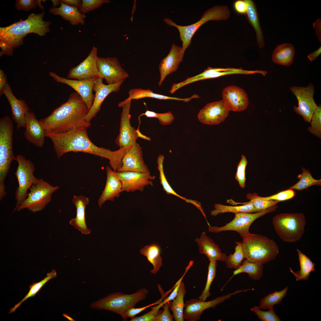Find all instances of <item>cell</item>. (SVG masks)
Segmentation results:
<instances>
[{"mask_svg": "<svg viewBox=\"0 0 321 321\" xmlns=\"http://www.w3.org/2000/svg\"><path fill=\"white\" fill-rule=\"evenodd\" d=\"M171 302V301H170L164 303L163 311L155 318L154 321H173V315L171 314L169 310V307H170Z\"/></svg>", "mask_w": 321, "mask_h": 321, "instance_id": "53", "label": "cell"}, {"mask_svg": "<svg viewBox=\"0 0 321 321\" xmlns=\"http://www.w3.org/2000/svg\"><path fill=\"white\" fill-rule=\"evenodd\" d=\"M164 157L162 154L158 156L157 160L158 169L159 172V179L160 184L163 186V190L168 194H172L183 199V197L177 194L172 188L168 182L165 177L163 169V162Z\"/></svg>", "mask_w": 321, "mask_h": 321, "instance_id": "44", "label": "cell"}, {"mask_svg": "<svg viewBox=\"0 0 321 321\" xmlns=\"http://www.w3.org/2000/svg\"><path fill=\"white\" fill-rule=\"evenodd\" d=\"M300 269L296 272H294L289 267L290 272L296 278V280H306L309 278L310 273L315 270V264L306 255L300 250L297 249Z\"/></svg>", "mask_w": 321, "mask_h": 321, "instance_id": "35", "label": "cell"}, {"mask_svg": "<svg viewBox=\"0 0 321 321\" xmlns=\"http://www.w3.org/2000/svg\"><path fill=\"white\" fill-rule=\"evenodd\" d=\"M25 128L24 136L27 141L36 147H42L46 137V131L33 112L29 111L26 114Z\"/></svg>", "mask_w": 321, "mask_h": 321, "instance_id": "24", "label": "cell"}, {"mask_svg": "<svg viewBox=\"0 0 321 321\" xmlns=\"http://www.w3.org/2000/svg\"><path fill=\"white\" fill-rule=\"evenodd\" d=\"M131 100L120 102L118 104L119 107L122 108L120 119L119 134L115 141L116 144L119 148L128 149L135 143L139 137L150 141L151 139L142 134L139 129H136L131 126L130 122L131 115L130 114Z\"/></svg>", "mask_w": 321, "mask_h": 321, "instance_id": "11", "label": "cell"}, {"mask_svg": "<svg viewBox=\"0 0 321 321\" xmlns=\"http://www.w3.org/2000/svg\"><path fill=\"white\" fill-rule=\"evenodd\" d=\"M222 96L230 111H242L248 106L247 94L239 86L232 85L225 87L222 91Z\"/></svg>", "mask_w": 321, "mask_h": 321, "instance_id": "22", "label": "cell"}, {"mask_svg": "<svg viewBox=\"0 0 321 321\" xmlns=\"http://www.w3.org/2000/svg\"><path fill=\"white\" fill-rule=\"evenodd\" d=\"M321 53V47L320 46L317 50L313 53L309 54L307 56L309 59L311 61H314L315 59Z\"/></svg>", "mask_w": 321, "mask_h": 321, "instance_id": "61", "label": "cell"}, {"mask_svg": "<svg viewBox=\"0 0 321 321\" xmlns=\"http://www.w3.org/2000/svg\"><path fill=\"white\" fill-rule=\"evenodd\" d=\"M60 1L69 6L78 8L81 3V0H61Z\"/></svg>", "mask_w": 321, "mask_h": 321, "instance_id": "60", "label": "cell"}, {"mask_svg": "<svg viewBox=\"0 0 321 321\" xmlns=\"http://www.w3.org/2000/svg\"><path fill=\"white\" fill-rule=\"evenodd\" d=\"M122 162V166L117 172L133 171L150 173L144 160L142 148L136 142L126 150Z\"/></svg>", "mask_w": 321, "mask_h": 321, "instance_id": "19", "label": "cell"}, {"mask_svg": "<svg viewBox=\"0 0 321 321\" xmlns=\"http://www.w3.org/2000/svg\"><path fill=\"white\" fill-rule=\"evenodd\" d=\"M289 89L298 102V107L294 106V111L301 116L304 121L310 122L312 115L318 107L313 98L314 93L313 85L309 83L306 87L294 86Z\"/></svg>", "mask_w": 321, "mask_h": 321, "instance_id": "13", "label": "cell"}, {"mask_svg": "<svg viewBox=\"0 0 321 321\" xmlns=\"http://www.w3.org/2000/svg\"><path fill=\"white\" fill-rule=\"evenodd\" d=\"M49 75L56 82L66 84L75 90L86 105L88 110H90L95 98V95L92 92L94 84L97 77L79 80L62 77L52 72H50Z\"/></svg>", "mask_w": 321, "mask_h": 321, "instance_id": "17", "label": "cell"}, {"mask_svg": "<svg viewBox=\"0 0 321 321\" xmlns=\"http://www.w3.org/2000/svg\"><path fill=\"white\" fill-rule=\"evenodd\" d=\"M249 289L236 290L222 296H219L214 299L206 301L199 298L192 299L187 300L185 303L183 311L184 320L188 321H196L200 319L203 312L210 308H215L216 306L229 299L233 295L239 293L247 292Z\"/></svg>", "mask_w": 321, "mask_h": 321, "instance_id": "14", "label": "cell"}, {"mask_svg": "<svg viewBox=\"0 0 321 321\" xmlns=\"http://www.w3.org/2000/svg\"><path fill=\"white\" fill-rule=\"evenodd\" d=\"M263 264L251 262L245 259L239 267L233 271V275L224 286L235 276L242 273H248L249 277L252 280H259L263 276Z\"/></svg>", "mask_w": 321, "mask_h": 321, "instance_id": "32", "label": "cell"}, {"mask_svg": "<svg viewBox=\"0 0 321 321\" xmlns=\"http://www.w3.org/2000/svg\"><path fill=\"white\" fill-rule=\"evenodd\" d=\"M149 306L138 308H135L134 307L128 309L122 317L125 319L127 317L133 318L137 314L140 313L147 308Z\"/></svg>", "mask_w": 321, "mask_h": 321, "instance_id": "54", "label": "cell"}, {"mask_svg": "<svg viewBox=\"0 0 321 321\" xmlns=\"http://www.w3.org/2000/svg\"><path fill=\"white\" fill-rule=\"evenodd\" d=\"M128 94L129 96L125 99L126 100H138L144 98L150 97L159 100H171L188 102L191 99L195 98L194 95L190 97L185 98L169 97L155 93L150 89H143L140 88L131 89L129 91Z\"/></svg>", "mask_w": 321, "mask_h": 321, "instance_id": "33", "label": "cell"}, {"mask_svg": "<svg viewBox=\"0 0 321 321\" xmlns=\"http://www.w3.org/2000/svg\"><path fill=\"white\" fill-rule=\"evenodd\" d=\"M161 252L160 247L155 243L147 245L140 250V253L146 257L148 261L152 265L153 268L150 270L152 274H156L162 265Z\"/></svg>", "mask_w": 321, "mask_h": 321, "instance_id": "34", "label": "cell"}, {"mask_svg": "<svg viewBox=\"0 0 321 321\" xmlns=\"http://www.w3.org/2000/svg\"><path fill=\"white\" fill-rule=\"evenodd\" d=\"M307 130L319 138H321V106L319 104L314 112Z\"/></svg>", "mask_w": 321, "mask_h": 321, "instance_id": "45", "label": "cell"}, {"mask_svg": "<svg viewBox=\"0 0 321 321\" xmlns=\"http://www.w3.org/2000/svg\"><path fill=\"white\" fill-rule=\"evenodd\" d=\"M244 204L239 206H230L218 204H214L213 210L210 211L212 216H215L220 213L231 212L235 214L239 213H255L257 212L252 203L249 201L244 203H239Z\"/></svg>", "mask_w": 321, "mask_h": 321, "instance_id": "37", "label": "cell"}, {"mask_svg": "<svg viewBox=\"0 0 321 321\" xmlns=\"http://www.w3.org/2000/svg\"><path fill=\"white\" fill-rule=\"evenodd\" d=\"M163 305L162 302L151 308V310L144 314L139 317L132 318L131 321H154L155 318L160 313V308Z\"/></svg>", "mask_w": 321, "mask_h": 321, "instance_id": "52", "label": "cell"}, {"mask_svg": "<svg viewBox=\"0 0 321 321\" xmlns=\"http://www.w3.org/2000/svg\"><path fill=\"white\" fill-rule=\"evenodd\" d=\"M87 129L81 127L59 133L46 132V136L51 141L58 158L71 152L88 153L108 159L110 167L117 172L122 166V159L128 149L122 148L112 151L96 146L89 139Z\"/></svg>", "mask_w": 321, "mask_h": 321, "instance_id": "1", "label": "cell"}, {"mask_svg": "<svg viewBox=\"0 0 321 321\" xmlns=\"http://www.w3.org/2000/svg\"><path fill=\"white\" fill-rule=\"evenodd\" d=\"M217 265L216 261L210 262L208 267V273L206 284L201 294L198 297V298L202 300L205 301L211 295L210 292V287L216 276Z\"/></svg>", "mask_w": 321, "mask_h": 321, "instance_id": "43", "label": "cell"}, {"mask_svg": "<svg viewBox=\"0 0 321 321\" xmlns=\"http://www.w3.org/2000/svg\"><path fill=\"white\" fill-rule=\"evenodd\" d=\"M251 311L257 315L258 318L262 321H281V319L276 314L273 307L268 309V311H263L259 306H255L250 309Z\"/></svg>", "mask_w": 321, "mask_h": 321, "instance_id": "46", "label": "cell"}, {"mask_svg": "<svg viewBox=\"0 0 321 321\" xmlns=\"http://www.w3.org/2000/svg\"><path fill=\"white\" fill-rule=\"evenodd\" d=\"M295 195L294 190L289 188L270 196L261 197L265 200H275L280 202L291 199L295 196Z\"/></svg>", "mask_w": 321, "mask_h": 321, "instance_id": "51", "label": "cell"}, {"mask_svg": "<svg viewBox=\"0 0 321 321\" xmlns=\"http://www.w3.org/2000/svg\"><path fill=\"white\" fill-rule=\"evenodd\" d=\"M230 110L223 100L207 104L198 115L202 123L210 125L219 124L224 121Z\"/></svg>", "mask_w": 321, "mask_h": 321, "instance_id": "18", "label": "cell"}, {"mask_svg": "<svg viewBox=\"0 0 321 321\" xmlns=\"http://www.w3.org/2000/svg\"><path fill=\"white\" fill-rule=\"evenodd\" d=\"M7 82V77L4 71L0 70V95L3 94V91Z\"/></svg>", "mask_w": 321, "mask_h": 321, "instance_id": "59", "label": "cell"}, {"mask_svg": "<svg viewBox=\"0 0 321 321\" xmlns=\"http://www.w3.org/2000/svg\"><path fill=\"white\" fill-rule=\"evenodd\" d=\"M246 197L250 200L249 202L252 203L257 212L265 210L276 205L279 202L275 200L263 199L255 193H248Z\"/></svg>", "mask_w": 321, "mask_h": 321, "instance_id": "42", "label": "cell"}, {"mask_svg": "<svg viewBox=\"0 0 321 321\" xmlns=\"http://www.w3.org/2000/svg\"><path fill=\"white\" fill-rule=\"evenodd\" d=\"M72 202L76 208L75 217L71 219L70 224L75 229H78L84 235H88L91 230L86 226L85 221V210L86 205L89 202V199L83 195L74 196Z\"/></svg>", "mask_w": 321, "mask_h": 321, "instance_id": "28", "label": "cell"}, {"mask_svg": "<svg viewBox=\"0 0 321 321\" xmlns=\"http://www.w3.org/2000/svg\"><path fill=\"white\" fill-rule=\"evenodd\" d=\"M88 111L83 99L74 92L70 94L66 102L39 121L46 132L52 133H64L81 127L87 128L91 125L85 120Z\"/></svg>", "mask_w": 321, "mask_h": 321, "instance_id": "2", "label": "cell"}, {"mask_svg": "<svg viewBox=\"0 0 321 321\" xmlns=\"http://www.w3.org/2000/svg\"><path fill=\"white\" fill-rule=\"evenodd\" d=\"M49 12L53 14L60 16L65 20L68 21L72 25H84L85 23L86 17L85 14L81 13L78 8L69 6L61 2L59 7H52Z\"/></svg>", "mask_w": 321, "mask_h": 321, "instance_id": "29", "label": "cell"}, {"mask_svg": "<svg viewBox=\"0 0 321 321\" xmlns=\"http://www.w3.org/2000/svg\"><path fill=\"white\" fill-rule=\"evenodd\" d=\"M97 78L105 80L108 84H117L127 78L129 75L116 57L98 56Z\"/></svg>", "mask_w": 321, "mask_h": 321, "instance_id": "15", "label": "cell"}, {"mask_svg": "<svg viewBox=\"0 0 321 321\" xmlns=\"http://www.w3.org/2000/svg\"><path fill=\"white\" fill-rule=\"evenodd\" d=\"M51 1L52 2L53 5L54 7H56L57 6L61 4L60 0H52Z\"/></svg>", "mask_w": 321, "mask_h": 321, "instance_id": "62", "label": "cell"}, {"mask_svg": "<svg viewBox=\"0 0 321 321\" xmlns=\"http://www.w3.org/2000/svg\"><path fill=\"white\" fill-rule=\"evenodd\" d=\"M182 278L183 277H182L180 278L176 283V284L175 285V287L174 289V290L172 292L171 294L169 296L166 297V299H164L163 302H162V303L163 305H164V303H165L171 301L175 298L177 293L180 285Z\"/></svg>", "mask_w": 321, "mask_h": 321, "instance_id": "56", "label": "cell"}, {"mask_svg": "<svg viewBox=\"0 0 321 321\" xmlns=\"http://www.w3.org/2000/svg\"><path fill=\"white\" fill-rule=\"evenodd\" d=\"M107 178L105 187L98 200V204L100 207L107 201H114L118 198L123 192L122 182L117 172L110 167H106Z\"/></svg>", "mask_w": 321, "mask_h": 321, "instance_id": "26", "label": "cell"}, {"mask_svg": "<svg viewBox=\"0 0 321 321\" xmlns=\"http://www.w3.org/2000/svg\"><path fill=\"white\" fill-rule=\"evenodd\" d=\"M103 80L97 78L95 81L93 88V91L95 92L94 100L85 117V120L88 123H90L91 120L100 111L102 103L108 95L112 92H118L124 81L114 84L107 85L103 83Z\"/></svg>", "mask_w": 321, "mask_h": 321, "instance_id": "20", "label": "cell"}, {"mask_svg": "<svg viewBox=\"0 0 321 321\" xmlns=\"http://www.w3.org/2000/svg\"><path fill=\"white\" fill-rule=\"evenodd\" d=\"M183 58L182 47L173 44L168 55L162 59L159 64L160 75L158 83L159 86L168 75L177 70Z\"/></svg>", "mask_w": 321, "mask_h": 321, "instance_id": "25", "label": "cell"}, {"mask_svg": "<svg viewBox=\"0 0 321 321\" xmlns=\"http://www.w3.org/2000/svg\"><path fill=\"white\" fill-rule=\"evenodd\" d=\"M248 161L245 156L242 155L241 159L238 165L235 178L240 187L244 188L246 180L245 170Z\"/></svg>", "mask_w": 321, "mask_h": 321, "instance_id": "50", "label": "cell"}, {"mask_svg": "<svg viewBox=\"0 0 321 321\" xmlns=\"http://www.w3.org/2000/svg\"><path fill=\"white\" fill-rule=\"evenodd\" d=\"M236 243L237 245L235 248V252L227 255L224 260L227 268H234L235 270L239 267L243 260L246 259L242 243Z\"/></svg>", "mask_w": 321, "mask_h": 321, "instance_id": "40", "label": "cell"}, {"mask_svg": "<svg viewBox=\"0 0 321 321\" xmlns=\"http://www.w3.org/2000/svg\"><path fill=\"white\" fill-rule=\"evenodd\" d=\"M234 8L237 12L240 14H246L247 6L244 0H238L235 1L233 4Z\"/></svg>", "mask_w": 321, "mask_h": 321, "instance_id": "55", "label": "cell"}, {"mask_svg": "<svg viewBox=\"0 0 321 321\" xmlns=\"http://www.w3.org/2000/svg\"><path fill=\"white\" fill-rule=\"evenodd\" d=\"M63 316H64V317H66V318H67L68 320H70V321H75L73 318H72L71 317H70L69 316L68 314H63Z\"/></svg>", "mask_w": 321, "mask_h": 321, "instance_id": "63", "label": "cell"}, {"mask_svg": "<svg viewBox=\"0 0 321 321\" xmlns=\"http://www.w3.org/2000/svg\"><path fill=\"white\" fill-rule=\"evenodd\" d=\"M230 15L228 7L225 5L216 6L209 8L203 14L200 19L197 22L188 26L177 24L172 20L165 18L164 21L169 25L176 28L178 30L180 40L182 42V55L191 44L192 37L199 28L203 24L210 21H226Z\"/></svg>", "mask_w": 321, "mask_h": 321, "instance_id": "7", "label": "cell"}, {"mask_svg": "<svg viewBox=\"0 0 321 321\" xmlns=\"http://www.w3.org/2000/svg\"><path fill=\"white\" fill-rule=\"evenodd\" d=\"M56 271L52 270L51 272L47 273V276L43 280L39 282H34L29 286V290L27 295L19 302L15 305L13 307L10 308L8 314L14 312L23 301L29 298L34 296L46 282L51 279L56 277Z\"/></svg>", "mask_w": 321, "mask_h": 321, "instance_id": "39", "label": "cell"}, {"mask_svg": "<svg viewBox=\"0 0 321 321\" xmlns=\"http://www.w3.org/2000/svg\"><path fill=\"white\" fill-rule=\"evenodd\" d=\"M195 241L199 247V253L204 254L210 262L224 261L226 255L222 252L218 244L206 235L205 232H202L200 237L196 238Z\"/></svg>", "mask_w": 321, "mask_h": 321, "instance_id": "27", "label": "cell"}, {"mask_svg": "<svg viewBox=\"0 0 321 321\" xmlns=\"http://www.w3.org/2000/svg\"><path fill=\"white\" fill-rule=\"evenodd\" d=\"M10 106L12 119L17 124L18 130L25 128V116L30 109L25 101L18 99L12 92L11 88L7 82L3 91Z\"/></svg>", "mask_w": 321, "mask_h": 321, "instance_id": "23", "label": "cell"}, {"mask_svg": "<svg viewBox=\"0 0 321 321\" xmlns=\"http://www.w3.org/2000/svg\"><path fill=\"white\" fill-rule=\"evenodd\" d=\"M14 132L12 122L9 116L0 119V197L6 195L4 181L12 161L16 160L13 150Z\"/></svg>", "mask_w": 321, "mask_h": 321, "instance_id": "5", "label": "cell"}, {"mask_svg": "<svg viewBox=\"0 0 321 321\" xmlns=\"http://www.w3.org/2000/svg\"><path fill=\"white\" fill-rule=\"evenodd\" d=\"M110 1L109 0H82L78 8L81 13L85 14L100 7L104 4L108 3Z\"/></svg>", "mask_w": 321, "mask_h": 321, "instance_id": "48", "label": "cell"}, {"mask_svg": "<svg viewBox=\"0 0 321 321\" xmlns=\"http://www.w3.org/2000/svg\"><path fill=\"white\" fill-rule=\"evenodd\" d=\"M272 223L280 238L283 241L292 243L301 239L304 232L306 221L302 213H281L273 218Z\"/></svg>", "mask_w": 321, "mask_h": 321, "instance_id": "6", "label": "cell"}, {"mask_svg": "<svg viewBox=\"0 0 321 321\" xmlns=\"http://www.w3.org/2000/svg\"><path fill=\"white\" fill-rule=\"evenodd\" d=\"M16 157L18 166L15 174L17 179L18 185L15 192L16 203L13 212L17 210L26 199L28 190L38 179L34 175L35 168L31 160L21 154L17 155Z\"/></svg>", "mask_w": 321, "mask_h": 321, "instance_id": "10", "label": "cell"}, {"mask_svg": "<svg viewBox=\"0 0 321 321\" xmlns=\"http://www.w3.org/2000/svg\"><path fill=\"white\" fill-rule=\"evenodd\" d=\"M45 12L38 14L32 13L25 20L15 22L5 27L0 28V56L13 55L14 49L21 45L24 38L28 34L34 33L44 36L51 31V23L45 21Z\"/></svg>", "mask_w": 321, "mask_h": 321, "instance_id": "3", "label": "cell"}, {"mask_svg": "<svg viewBox=\"0 0 321 321\" xmlns=\"http://www.w3.org/2000/svg\"><path fill=\"white\" fill-rule=\"evenodd\" d=\"M247 6L246 15L256 34L258 46L262 48L265 45L264 37L261 28L256 4L252 0H245Z\"/></svg>", "mask_w": 321, "mask_h": 321, "instance_id": "31", "label": "cell"}, {"mask_svg": "<svg viewBox=\"0 0 321 321\" xmlns=\"http://www.w3.org/2000/svg\"><path fill=\"white\" fill-rule=\"evenodd\" d=\"M287 287L280 291H275L262 298L260 300L259 306L260 309H268L275 305L280 303L287 294Z\"/></svg>", "mask_w": 321, "mask_h": 321, "instance_id": "41", "label": "cell"}, {"mask_svg": "<svg viewBox=\"0 0 321 321\" xmlns=\"http://www.w3.org/2000/svg\"><path fill=\"white\" fill-rule=\"evenodd\" d=\"M246 259L263 264L275 259L279 253L276 242L260 235L249 233L242 242Z\"/></svg>", "mask_w": 321, "mask_h": 321, "instance_id": "4", "label": "cell"}, {"mask_svg": "<svg viewBox=\"0 0 321 321\" xmlns=\"http://www.w3.org/2000/svg\"><path fill=\"white\" fill-rule=\"evenodd\" d=\"M117 172L122 183L123 191L128 192L143 191L146 186L153 185L152 180L155 178L150 173L133 171Z\"/></svg>", "mask_w": 321, "mask_h": 321, "instance_id": "21", "label": "cell"}, {"mask_svg": "<svg viewBox=\"0 0 321 321\" xmlns=\"http://www.w3.org/2000/svg\"><path fill=\"white\" fill-rule=\"evenodd\" d=\"M313 27L319 41L321 42V20L318 18L313 23Z\"/></svg>", "mask_w": 321, "mask_h": 321, "instance_id": "58", "label": "cell"}, {"mask_svg": "<svg viewBox=\"0 0 321 321\" xmlns=\"http://www.w3.org/2000/svg\"><path fill=\"white\" fill-rule=\"evenodd\" d=\"M42 0H17L15 3L16 9L18 10L29 11L38 6L42 10L44 7L41 4Z\"/></svg>", "mask_w": 321, "mask_h": 321, "instance_id": "49", "label": "cell"}, {"mask_svg": "<svg viewBox=\"0 0 321 321\" xmlns=\"http://www.w3.org/2000/svg\"><path fill=\"white\" fill-rule=\"evenodd\" d=\"M59 188L58 186H53L43 179H38L30 188L26 198L16 211L27 209L35 213L42 210L51 201L52 194Z\"/></svg>", "mask_w": 321, "mask_h": 321, "instance_id": "9", "label": "cell"}, {"mask_svg": "<svg viewBox=\"0 0 321 321\" xmlns=\"http://www.w3.org/2000/svg\"><path fill=\"white\" fill-rule=\"evenodd\" d=\"M277 207V205H276L262 211L253 213H236L234 218L225 225L221 227L210 226L208 227V231L214 233L234 231L237 232L243 237L249 233V227L255 220L267 213L275 211Z\"/></svg>", "mask_w": 321, "mask_h": 321, "instance_id": "12", "label": "cell"}, {"mask_svg": "<svg viewBox=\"0 0 321 321\" xmlns=\"http://www.w3.org/2000/svg\"><path fill=\"white\" fill-rule=\"evenodd\" d=\"M148 292L147 289L142 288L130 294L114 293L92 303L90 307L94 309L108 310L122 316L128 309L145 299Z\"/></svg>", "mask_w": 321, "mask_h": 321, "instance_id": "8", "label": "cell"}, {"mask_svg": "<svg viewBox=\"0 0 321 321\" xmlns=\"http://www.w3.org/2000/svg\"><path fill=\"white\" fill-rule=\"evenodd\" d=\"M97 48L93 46L86 58L76 66L70 68L67 76L69 79L83 80L97 77Z\"/></svg>", "mask_w": 321, "mask_h": 321, "instance_id": "16", "label": "cell"}, {"mask_svg": "<svg viewBox=\"0 0 321 321\" xmlns=\"http://www.w3.org/2000/svg\"><path fill=\"white\" fill-rule=\"evenodd\" d=\"M186 293L184 283L182 281L175 298L172 300L170 306V310L173 312V319L175 321H183L184 308L185 306L184 298Z\"/></svg>", "mask_w": 321, "mask_h": 321, "instance_id": "36", "label": "cell"}, {"mask_svg": "<svg viewBox=\"0 0 321 321\" xmlns=\"http://www.w3.org/2000/svg\"><path fill=\"white\" fill-rule=\"evenodd\" d=\"M302 173L297 176V178L300 179L299 181L289 188L301 191L312 186L321 185V179L317 180L314 178L309 169L302 167Z\"/></svg>", "mask_w": 321, "mask_h": 321, "instance_id": "38", "label": "cell"}, {"mask_svg": "<svg viewBox=\"0 0 321 321\" xmlns=\"http://www.w3.org/2000/svg\"><path fill=\"white\" fill-rule=\"evenodd\" d=\"M183 199L186 202L191 203L194 205L196 207H197L200 211V212L204 217L208 226H210L207 219L205 214L204 212L203 208L202 207L201 203L196 200H192L191 199H187L185 197Z\"/></svg>", "mask_w": 321, "mask_h": 321, "instance_id": "57", "label": "cell"}, {"mask_svg": "<svg viewBox=\"0 0 321 321\" xmlns=\"http://www.w3.org/2000/svg\"><path fill=\"white\" fill-rule=\"evenodd\" d=\"M143 115L147 117L156 118L161 124L164 125H169L174 120L173 115L171 111L159 113L147 110L145 113L140 115L138 118Z\"/></svg>", "mask_w": 321, "mask_h": 321, "instance_id": "47", "label": "cell"}, {"mask_svg": "<svg viewBox=\"0 0 321 321\" xmlns=\"http://www.w3.org/2000/svg\"><path fill=\"white\" fill-rule=\"evenodd\" d=\"M295 49L291 44L284 43L277 45L272 55V61L275 63L289 67L292 63Z\"/></svg>", "mask_w": 321, "mask_h": 321, "instance_id": "30", "label": "cell"}]
</instances>
